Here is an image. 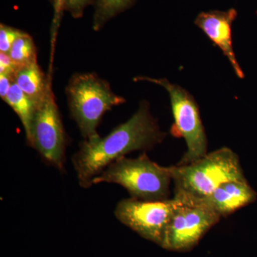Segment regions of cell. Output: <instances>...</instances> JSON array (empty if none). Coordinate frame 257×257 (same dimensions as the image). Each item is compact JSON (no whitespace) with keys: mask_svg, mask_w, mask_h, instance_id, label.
<instances>
[{"mask_svg":"<svg viewBox=\"0 0 257 257\" xmlns=\"http://www.w3.org/2000/svg\"><path fill=\"white\" fill-rule=\"evenodd\" d=\"M166 135L152 116L148 101H142L130 119L106 136L99 135L80 144L72 159L79 186L90 188L93 179L114 161L132 152L151 150Z\"/></svg>","mask_w":257,"mask_h":257,"instance_id":"1","label":"cell"},{"mask_svg":"<svg viewBox=\"0 0 257 257\" xmlns=\"http://www.w3.org/2000/svg\"><path fill=\"white\" fill-rule=\"evenodd\" d=\"M175 185L174 199L182 203L197 202L219 186L231 180H246L239 157L222 147L186 165L170 167Z\"/></svg>","mask_w":257,"mask_h":257,"instance_id":"2","label":"cell"},{"mask_svg":"<svg viewBox=\"0 0 257 257\" xmlns=\"http://www.w3.org/2000/svg\"><path fill=\"white\" fill-rule=\"evenodd\" d=\"M172 182L170 167H162L144 153L137 158L122 157L93 179L92 185L116 184L133 199L147 202L169 199Z\"/></svg>","mask_w":257,"mask_h":257,"instance_id":"3","label":"cell"},{"mask_svg":"<svg viewBox=\"0 0 257 257\" xmlns=\"http://www.w3.org/2000/svg\"><path fill=\"white\" fill-rule=\"evenodd\" d=\"M71 116L84 140L99 136L96 128L106 111L125 102L107 81L95 73L74 74L66 88Z\"/></svg>","mask_w":257,"mask_h":257,"instance_id":"4","label":"cell"},{"mask_svg":"<svg viewBox=\"0 0 257 257\" xmlns=\"http://www.w3.org/2000/svg\"><path fill=\"white\" fill-rule=\"evenodd\" d=\"M134 80L154 83L165 88L168 92L175 119L171 133L177 138H184L187 148L178 165H189L206 156L208 154L207 135L194 96L183 87L172 84L167 79L137 77Z\"/></svg>","mask_w":257,"mask_h":257,"instance_id":"5","label":"cell"},{"mask_svg":"<svg viewBox=\"0 0 257 257\" xmlns=\"http://www.w3.org/2000/svg\"><path fill=\"white\" fill-rule=\"evenodd\" d=\"M177 204L174 198L157 202L128 198L118 202L114 216L121 224L162 247Z\"/></svg>","mask_w":257,"mask_h":257,"instance_id":"6","label":"cell"},{"mask_svg":"<svg viewBox=\"0 0 257 257\" xmlns=\"http://www.w3.org/2000/svg\"><path fill=\"white\" fill-rule=\"evenodd\" d=\"M177 202L162 247L170 251L186 252L197 246L221 217L202 203Z\"/></svg>","mask_w":257,"mask_h":257,"instance_id":"7","label":"cell"},{"mask_svg":"<svg viewBox=\"0 0 257 257\" xmlns=\"http://www.w3.org/2000/svg\"><path fill=\"white\" fill-rule=\"evenodd\" d=\"M30 147L47 165L64 170L67 138L52 89L35 112Z\"/></svg>","mask_w":257,"mask_h":257,"instance_id":"8","label":"cell"},{"mask_svg":"<svg viewBox=\"0 0 257 257\" xmlns=\"http://www.w3.org/2000/svg\"><path fill=\"white\" fill-rule=\"evenodd\" d=\"M238 13L234 8L225 11L210 10L202 12L197 15L194 24L222 51L232 66L235 73L243 79L244 74L240 67L233 48L232 25L237 18Z\"/></svg>","mask_w":257,"mask_h":257,"instance_id":"9","label":"cell"},{"mask_svg":"<svg viewBox=\"0 0 257 257\" xmlns=\"http://www.w3.org/2000/svg\"><path fill=\"white\" fill-rule=\"evenodd\" d=\"M256 199V193L247 181L231 180L221 184L211 194L197 202L205 204L223 217L251 204Z\"/></svg>","mask_w":257,"mask_h":257,"instance_id":"10","label":"cell"},{"mask_svg":"<svg viewBox=\"0 0 257 257\" xmlns=\"http://www.w3.org/2000/svg\"><path fill=\"white\" fill-rule=\"evenodd\" d=\"M14 82L37 107L45 100L52 88L38 63L25 66L17 71Z\"/></svg>","mask_w":257,"mask_h":257,"instance_id":"11","label":"cell"},{"mask_svg":"<svg viewBox=\"0 0 257 257\" xmlns=\"http://www.w3.org/2000/svg\"><path fill=\"white\" fill-rule=\"evenodd\" d=\"M4 101L18 114L25 128L27 145L30 146L32 122L37 109L36 104L15 82Z\"/></svg>","mask_w":257,"mask_h":257,"instance_id":"12","label":"cell"},{"mask_svg":"<svg viewBox=\"0 0 257 257\" xmlns=\"http://www.w3.org/2000/svg\"><path fill=\"white\" fill-rule=\"evenodd\" d=\"M137 0H94L93 30L99 31L109 20L135 5Z\"/></svg>","mask_w":257,"mask_h":257,"instance_id":"13","label":"cell"},{"mask_svg":"<svg viewBox=\"0 0 257 257\" xmlns=\"http://www.w3.org/2000/svg\"><path fill=\"white\" fill-rule=\"evenodd\" d=\"M8 55L18 70L37 62V47L32 36L27 32L14 42Z\"/></svg>","mask_w":257,"mask_h":257,"instance_id":"14","label":"cell"},{"mask_svg":"<svg viewBox=\"0 0 257 257\" xmlns=\"http://www.w3.org/2000/svg\"><path fill=\"white\" fill-rule=\"evenodd\" d=\"M55 11V23L61 20L64 12H68L74 18H82L84 10L89 5H94V0H49Z\"/></svg>","mask_w":257,"mask_h":257,"instance_id":"15","label":"cell"},{"mask_svg":"<svg viewBox=\"0 0 257 257\" xmlns=\"http://www.w3.org/2000/svg\"><path fill=\"white\" fill-rule=\"evenodd\" d=\"M25 32L2 23L0 25V52L9 54L11 47Z\"/></svg>","mask_w":257,"mask_h":257,"instance_id":"16","label":"cell"},{"mask_svg":"<svg viewBox=\"0 0 257 257\" xmlns=\"http://www.w3.org/2000/svg\"><path fill=\"white\" fill-rule=\"evenodd\" d=\"M18 68L8 54L0 52V73L8 74L14 79Z\"/></svg>","mask_w":257,"mask_h":257,"instance_id":"17","label":"cell"},{"mask_svg":"<svg viewBox=\"0 0 257 257\" xmlns=\"http://www.w3.org/2000/svg\"><path fill=\"white\" fill-rule=\"evenodd\" d=\"M13 82V77L8 74L0 73V97L3 101L6 99Z\"/></svg>","mask_w":257,"mask_h":257,"instance_id":"18","label":"cell"}]
</instances>
